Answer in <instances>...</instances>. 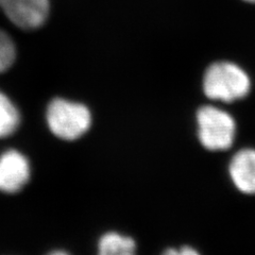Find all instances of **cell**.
<instances>
[{
  "label": "cell",
  "instance_id": "2",
  "mask_svg": "<svg viewBox=\"0 0 255 255\" xmlns=\"http://www.w3.org/2000/svg\"><path fill=\"white\" fill-rule=\"evenodd\" d=\"M198 137L210 151H222L232 147L236 137V123L228 112L205 106L197 112Z\"/></svg>",
  "mask_w": 255,
  "mask_h": 255
},
{
  "label": "cell",
  "instance_id": "9",
  "mask_svg": "<svg viewBox=\"0 0 255 255\" xmlns=\"http://www.w3.org/2000/svg\"><path fill=\"white\" fill-rule=\"evenodd\" d=\"M16 59V47L11 36L0 30V74L9 69Z\"/></svg>",
  "mask_w": 255,
  "mask_h": 255
},
{
  "label": "cell",
  "instance_id": "6",
  "mask_svg": "<svg viewBox=\"0 0 255 255\" xmlns=\"http://www.w3.org/2000/svg\"><path fill=\"white\" fill-rule=\"evenodd\" d=\"M235 187L247 195H255V149H243L232 157L229 167Z\"/></svg>",
  "mask_w": 255,
  "mask_h": 255
},
{
  "label": "cell",
  "instance_id": "4",
  "mask_svg": "<svg viewBox=\"0 0 255 255\" xmlns=\"http://www.w3.org/2000/svg\"><path fill=\"white\" fill-rule=\"evenodd\" d=\"M49 0H0V9L16 27L34 30L42 27L49 15Z\"/></svg>",
  "mask_w": 255,
  "mask_h": 255
},
{
  "label": "cell",
  "instance_id": "10",
  "mask_svg": "<svg viewBox=\"0 0 255 255\" xmlns=\"http://www.w3.org/2000/svg\"><path fill=\"white\" fill-rule=\"evenodd\" d=\"M163 255H200V253H199L196 249L191 248V247L185 246V247H182L180 249L171 248V249L166 250L163 253Z\"/></svg>",
  "mask_w": 255,
  "mask_h": 255
},
{
  "label": "cell",
  "instance_id": "5",
  "mask_svg": "<svg viewBox=\"0 0 255 255\" xmlns=\"http://www.w3.org/2000/svg\"><path fill=\"white\" fill-rule=\"evenodd\" d=\"M30 179L27 157L16 150H9L0 156V191L17 193Z\"/></svg>",
  "mask_w": 255,
  "mask_h": 255
},
{
  "label": "cell",
  "instance_id": "1",
  "mask_svg": "<svg viewBox=\"0 0 255 255\" xmlns=\"http://www.w3.org/2000/svg\"><path fill=\"white\" fill-rule=\"evenodd\" d=\"M251 89L246 71L231 62H217L205 71L203 91L207 98L233 102L245 98Z\"/></svg>",
  "mask_w": 255,
  "mask_h": 255
},
{
  "label": "cell",
  "instance_id": "12",
  "mask_svg": "<svg viewBox=\"0 0 255 255\" xmlns=\"http://www.w3.org/2000/svg\"><path fill=\"white\" fill-rule=\"evenodd\" d=\"M245 1H247V2H253V3H255V0H245Z\"/></svg>",
  "mask_w": 255,
  "mask_h": 255
},
{
  "label": "cell",
  "instance_id": "7",
  "mask_svg": "<svg viewBox=\"0 0 255 255\" xmlns=\"http://www.w3.org/2000/svg\"><path fill=\"white\" fill-rule=\"evenodd\" d=\"M98 249V255H135L136 244L131 237L111 232L100 238Z\"/></svg>",
  "mask_w": 255,
  "mask_h": 255
},
{
  "label": "cell",
  "instance_id": "3",
  "mask_svg": "<svg viewBox=\"0 0 255 255\" xmlns=\"http://www.w3.org/2000/svg\"><path fill=\"white\" fill-rule=\"evenodd\" d=\"M47 123L55 136L75 140L90 129L92 115L90 110L81 103L57 98L48 106Z\"/></svg>",
  "mask_w": 255,
  "mask_h": 255
},
{
  "label": "cell",
  "instance_id": "11",
  "mask_svg": "<svg viewBox=\"0 0 255 255\" xmlns=\"http://www.w3.org/2000/svg\"><path fill=\"white\" fill-rule=\"evenodd\" d=\"M48 255H68V254L65 253V252H62V251H54V252H51L50 254H48Z\"/></svg>",
  "mask_w": 255,
  "mask_h": 255
},
{
  "label": "cell",
  "instance_id": "8",
  "mask_svg": "<svg viewBox=\"0 0 255 255\" xmlns=\"http://www.w3.org/2000/svg\"><path fill=\"white\" fill-rule=\"evenodd\" d=\"M18 110L6 96L0 92V138L12 135L19 126Z\"/></svg>",
  "mask_w": 255,
  "mask_h": 255
}]
</instances>
